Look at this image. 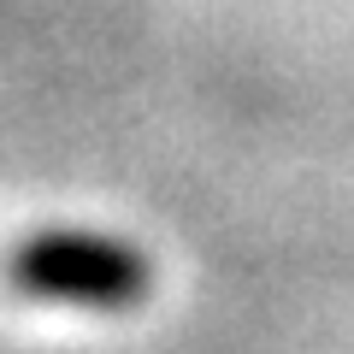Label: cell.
Wrapping results in <instances>:
<instances>
[{"label": "cell", "mask_w": 354, "mask_h": 354, "mask_svg": "<svg viewBox=\"0 0 354 354\" xmlns=\"http://www.w3.org/2000/svg\"><path fill=\"white\" fill-rule=\"evenodd\" d=\"M12 283L36 301H71L95 313H124L148 301L153 266L142 248L106 230H36L12 254Z\"/></svg>", "instance_id": "cell-1"}]
</instances>
